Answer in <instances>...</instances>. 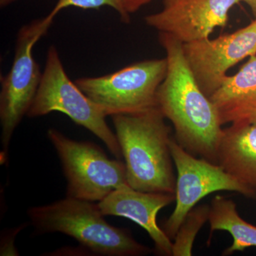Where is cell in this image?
Returning <instances> with one entry per match:
<instances>
[{
  "instance_id": "1",
  "label": "cell",
  "mask_w": 256,
  "mask_h": 256,
  "mask_svg": "<svg viewBox=\"0 0 256 256\" xmlns=\"http://www.w3.org/2000/svg\"><path fill=\"white\" fill-rule=\"evenodd\" d=\"M168 70L156 92V107L174 126L178 142L194 156L216 164L224 129L218 110L198 86L184 55L182 44L160 33Z\"/></svg>"
},
{
  "instance_id": "2",
  "label": "cell",
  "mask_w": 256,
  "mask_h": 256,
  "mask_svg": "<svg viewBox=\"0 0 256 256\" xmlns=\"http://www.w3.org/2000/svg\"><path fill=\"white\" fill-rule=\"evenodd\" d=\"M111 117L126 160L128 185L137 191L175 194L171 129L160 109Z\"/></svg>"
},
{
  "instance_id": "3",
  "label": "cell",
  "mask_w": 256,
  "mask_h": 256,
  "mask_svg": "<svg viewBox=\"0 0 256 256\" xmlns=\"http://www.w3.org/2000/svg\"><path fill=\"white\" fill-rule=\"evenodd\" d=\"M28 216L38 233H62L99 256H139L152 252L127 230L108 223L98 204L66 196L48 205L32 207Z\"/></svg>"
},
{
  "instance_id": "4",
  "label": "cell",
  "mask_w": 256,
  "mask_h": 256,
  "mask_svg": "<svg viewBox=\"0 0 256 256\" xmlns=\"http://www.w3.org/2000/svg\"><path fill=\"white\" fill-rule=\"evenodd\" d=\"M52 112H62L90 131L118 159L122 156L116 134L106 122V114L70 80L54 46L48 48L41 82L26 116L41 117Z\"/></svg>"
},
{
  "instance_id": "5",
  "label": "cell",
  "mask_w": 256,
  "mask_h": 256,
  "mask_svg": "<svg viewBox=\"0 0 256 256\" xmlns=\"http://www.w3.org/2000/svg\"><path fill=\"white\" fill-rule=\"evenodd\" d=\"M166 70V58L146 60L102 76L80 78L75 82L106 116L137 114L156 106V92Z\"/></svg>"
},
{
  "instance_id": "6",
  "label": "cell",
  "mask_w": 256,
  "mask_h": 256,
  "mask_svg": "<svg viewBox=\"0 0 256 256\" xmlns=\"http://www.w3.org/2000/svg\"><path fill=\"white\" fill-rule=\"evenodd\" d=\"M47 136L67 180L66 196L100 202L114 190L128 185L126 164L110 159L98 146L74 140L54 128Z\"/></svg>"
},
{
  "instance_id": "7",
  "label": "cell",
  "mask_w": 256,
  "mask_h": 256,
  "mask_svg": "<svg viewBox=\"0 0 256 256\" xmlns=\"http://www.w3.org/2000/svg\"><path fill=\"white\" fill-rule=\"evenodd\" d=\"M54 18L34 20L18 31L12 65L2 77L0 122L2 127V159L5 160L12 137L24 116L28 114L42 76L40 66L33 56L34 46L48 32Z\"/></svg>"
},
{
  "instance_id": "8",
  "label": "cell",
  "mask_w": 256,
  "mask_h": 256,
  "mask_svg": "<svg viewBox=\"0 0 256 256\" xmlns=\"http://www.w3.org/2000/svg\"><path fill=\"white\" fill-rule=\"evenodd\" d=\"M170 151L178 171L174 212L163 226L162 230L171 240L188 212L207 195L216 192H238L256 198V192L242 184L216 163L204 158H196L172 138Z\"/></svg>"
},
{
  "instance_id": "9",
  "label": "cell",
  "mask_w": 256,
  "mask_h": 256,
  "mask_svg": "<svg viewBox=\"0 0 256 256\" xmlns=\"http://www.w3.org/2000/svg\"><path fill=\"white\" fill-rule=\"evenodd\" d=\"M182 48L198 86L210 98L222 86L229 68L256 55V18L230 34L183 44Z\"/></svg>"
},
{
  "instance_id": "10",
  "label": "cell",
  "mask_w": 256,
  "mask_h": 256,
  "mask_svg": "<svg viewBox=\"0 0 256 256\" xmlns=\"http://www.w3.org/2000/svg\"><path fill=\"white\" fill-rule=\"evenodd\" d=\"M242 0H162L163 9L144 18L146 25L182 44L210 38L224 28L230 10Z\"/></svg>"
},
{
  "instance_id": "11",
  "label": "cell",
  "mask_w": 256,
  "mask_h": 256,
  "mask_svg": "<svg viewBox=\"0 0 256 256\" xmlns=\"http://www.w3.org/2000/svg\"><path fill=\"white\" fill-rule=\"evenodd\" d=\"M174 200L172 194L140 192L127 185L111 192L98 206L104 216L124 217L136 222L149 234L156 252L172 256L173 244L156 223V216Z\"/></svg>"
},
{
  "instance_id": "12",
  "label": "cell",
  "mask_w": 256,
  "mask_h": 256,
  "mask_svg": "<svg viewBox=\"0 0 256 256\" xmlns=\"http://www.w3.org/2000/svg\"><path fill=\"white\" fill-rule=\"evenodd\" d=\"M216 164L256 192V121L234 124L224 129Z\"/></svg>"
},
{
  "instance_id": "13",
  "label": "cell",
  "mask_w": 256,
  "mask_h": 256,
  "mask_svg": "<svg viewBox=\"0 0 256 256\" xmlns=\"http://www.w3.org/2000/svg\"><path fill=\"white\" fill-rule=\"evenodd\" d=\"M210 98L222 124L249 122L256 114V55L250 56L238 73L226 76Z\"/></svg>"
},
{
  "instance_id": "14",
  "label": "cell",
  "mask_w": 256,
  "mask_h": 256,
  "mask_svg": "<svg viewBox=\"0 0 256 256\" xmlns=\"http://www.w3.org/2000/svg\"><path fill=\"white\" fill-rule=\"evenodd\" d=\"M210 232L226 230L233 236L232 246L226 249L224 256L256 247V226L242 220L233 200L216 196L212 200L208 214Z\"/></svg>"
},
{
  "instance_id": "15",
  "label": "cell",
  "mask_w": 256,
  "mask_h": 256,
  "mask_svg": "<svg viewBox=\"0 0 256 256\" xmlns=\"http://www.w3.org/2000/svg\"><path fill=\"white\" fill-rule=\"evenodd\" d=\"M210 206L202 205L193 208L178 229L173 244L172 256L192 255V248L197 234L208 220Z\"/></svg>"
},
{
  "instance_id": "16",
  "label": "cell",
  "mask_w": 256,
  "mask_h": 256,
  "mask_svg": "<svg viewBox=\"0 0 256 256\" xmlns=\"http://www.w3.org/2000/svg\"><path fill=\"white\" fill-rule=\"evenodd\" d=\"M70 6L82 10H98L102 6H109L118 13L124 22L129 23L130 20L124 9V0H58L48 16L54 18L62 10Z\"/></svg>"
},
{
  "instance_id": "17",
  "label": "cell",
  "mask_w": 256,
  "mask_h": 256,
  "mask_svg": "<svg viewBox=\"0 0 256 256\" xmlns=\"http://www.w3.org/2000/svg\"><path fill=\"white\" fill-rule=\"evenodd\" d=\"M151 1L152 0H124V9L128 14H132Z\"/></svg>"
},
{
  "instance_id": "18",
  "label": "cell",
  "mask_w": 256,
  "mask_h": 256,
  "mask_svg": "<svg viewBox=\"0 0 256 256\" xmlns=\"http://www.w3.org/2000/svg\"><path fill=\"white\" fill-rule=\"evenodd\" d=\"M246 3L252 10V14L256 18V0H242Z\"/></svg>"
},
{
  "instance_id": "19",
  "label": "cell",
  "mask_w": 256,
  "mask_h": 256,
  "mask_svg": "<svg viewBox=\"0 0 256 256\" xmlns=\"http://www.w3.org/2000/svg\"><path fill=\"white\" fill-rule=\"evenodd\" d=\"M16 1V0H0V6L1 8H4Z\"/></svg>"
},
{
  "instance_id": "20",
  "label": "cell",
  "mask_w": 256,
  "mask_h": 256,
  "mask_svg": "<svg viewBox=\"0 0 256 256\" xmlns=\"http://www.w3.org/2000/svg\"><path fill=\"white\" fill-rule=\"evenodd\" d=\"M256 114L255 116H254V118H252V120H250V121H249V122H256Z\"/></svg>"
}]
</instances>
